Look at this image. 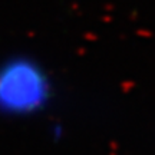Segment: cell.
I'll return each instance as SVG.
<instances>
[{
    "label": "cell",
    "mask_w": 155,
    "mask_h": 155,
    "mask_svg": "<svg viewBox=\"0 0 155 155\" xmlns=\"http://www.w3.org/2000/svg\"><path fill=\"white\" fill-rule=\"evenodd\" d=\"M53 96V82L42 62L30 55H13L0 62V115L32 116Z\"/></svg>",
    "instance_id": "6da1fadb"
}]
</instances>
